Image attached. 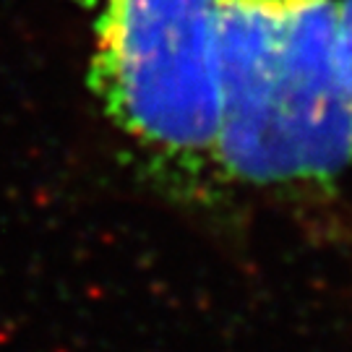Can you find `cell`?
<instances>
[{"label":"cell","instance_id":"2","mask_svg":"<svg viewBox=\"0 0 352 352\" xmlns=\"http://www.w3.org/2000/svg\"><path fill=\"white\" fill-rule=\"evenodd\" d=\"M89 84L151 162L183 177L214 173L217 0H100Z\"/></svg>","mask_w":352,"mask_h":352},{"label":"cell","instance_id":"3","mask_svg":"<svg viewBox=\"0 0 352 352\" xmlns=\"http://www.w3.org/2000/svg\"><path fill=\"white\" fill-rule=\"evenodd\" d=\"M340 58L352 100V0H340Z\"/></svg>","mask_w":352,"mask_h":352},{"label":"cell","instance_id":"1","mask_svg":"<svg viewBox=\"0 0 352 352\" xmlns=\"http://www.w3.org/2000/svg\"><path fill=\"white\" fill-rule=\"evenodd\" d=\"M214 173L324 183L352 164L340 0H217Z\"/></svg>","mask_w":352,"mask_h":352}]
</instances>
